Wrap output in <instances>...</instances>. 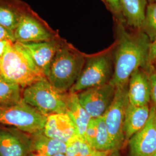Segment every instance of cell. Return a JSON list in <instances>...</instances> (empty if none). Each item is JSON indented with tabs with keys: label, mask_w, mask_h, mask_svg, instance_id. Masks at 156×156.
Wrapping results in <instances>:
<instances>
[{
	"label": "cell",
	"mask_w": 156,
	"mask_h": 156,
	"mask_svg": "<svg viewBox=\"0 0 156 156\" xmlns=\"http://www.w3.org/2000/svg\"><path fill=\"white\" fill-rule=\"evenodd\" d=\"M117 43L112 53L113 73L110 82L116 88L128 84L131 74L146 69L151 41L142 30L131 32L117 22Z\"/></svg>",
	"instance_id": "6da1fadb"
},
{
	"label": "cell",
	"mask_w": 156,
	"mask_h": 156,
	"mask_svg": "<svg viewBox=\"0 0 156 156\" xmlns=\"http://www.w3.org/2000/svg\"><path fill=\"white\" fill-rule=\"evenodd\" d=\"M86 57L71 46L60 42L47 79L60 93L69 92L79 77Z\"/></svg>",
	"instance_id": "7a4b0ae2"
},
{
	"label": "cell",
	"mask_w": 156,
	"mask_h": 156,
	"mask_svg": "<svg viewBox=\"0 0 156 156\" xmlns=\"http://www.w3.org/2000/svg\"><path fill=\"white\" fill-rule=\"evenodd\" d=\"M0 75L23 88L46 78L22 45L13 42L0 58Z\"/></svg>",
	"instance_id": "3957f363"
},
{
	"label": "cell",
	"mask_w": 156,
	"mask_h": 156,
	"mask_svg": "<svg viewBox=\"0 0 156 156\" xmlns=\"http://www.w3.org/2000/svg\"><path fill=\"white\" fill-rule=\"evenodd\" d=\"M67 95L56 90L47 78H44L24 88L22 98L47 117L52 114L67 113Z\"/></svg>",
	"instance_id": "277c9868"
},
{
	"label": "cell",
	"mask_w": 156,
	"mask_h": 156,
	"mask_svg": "<svg viewBox=\"0 0 156 156\" xmlns=\"http://www.w3.org/2000/svg\"><path fill=\"white\" fill-rule=\"evenodd\" d=\"M46 116L22 99L0 105V124L10 126L30 135L43 131Z\"/></svg>",
	"instance_id": "5b68a950"
},
{
	"label": "cell",
	"mask_w": 156,
	"mask_h": 156,
	"mask_svg": "<svg viewBox=\"0 0 156 156\" xmlns=\"http://www.w3.org/2000/svg\"><path fill=\"white\" fill-rule=\"evenodd\" d=\"M113 73V60L111 52L88 56L79 77L69 92L78 93L84 90L108 83Z\"/></svg>",
	"instance_id": "8992f818"
},
{
	"label": "cell",
	"mask_w": 156,
	"mask_h": 156,
	"mask_svg": "<svg viewBox=\"0 0 156 156\" xmlns=\"http://www.w3.org/2000/svg\"><path fill=\"white\" fill-rule=\"evenodd\" d=\"M129 104L128 84L116 88L114 99L104 115L114 150H120L126 143L124 122Z\"/></svg>",
	"instance_id": "52a82bcc"
},
{
	"label": "cell",
	"mask_w": 156,
	"mask_h": 156,
	"mask_svg": "<svg viewBox=\"0 0 156 156\" xmlns=\"http://www.w3.org/2000/svg\"><path fill=\"white\" fill-rule=\"evenodd\" d=\"M116 87L111 83L93 87L77 93L78 99L91 118L103 116L114 99Z\"/></svg>",
	"instance_id": "ba28073f"
},
{
	"label": "cell",
	"mask_w": 156,
	"mask_h": 156,
	"mask_svg": "<svg viewBox=\"0 0 156 156\" xmlns=\"http://www.w3.org/2000/svg\"><path fill=\"white\" fill-rule=\"evenodd\" d=\"M156 108H151L150 116L145 126L127 141L128 156H151L156 151Z\"/></svg>",
	"instance_id": "9c48e42d"
},
{
	"label": "cell",
	"mask_w": 156,
	"mask_h": 156,
	"mask_svg": "<svg viewBox=\"0 0 156 156\" xmlns=\"http://www.w3.org/2000/svg\"><path fill=\"white\" fill-rule=\"evenodd\" d=\"M15 42L30 43L50 41L54 37L42 23L30 13L23 12L13 31Z\"/></svg>",
	"instance_id": "30bf717a"
},
{
	"label": "cell",
	"mask_w": 156,
	"mask_h": 156,
	"mask_svg": "<svg viewBox=\"0 0 156 156\" xmlns=\"http://www.w3.org/2000/svg\"><path fill=\"white\" fill-rule=\"evenodd\" d=\"M30 136L16 128H0V156H29Z\"/></svg>",
	"instance_id": "8fae6325"
},
{
	"label": "cell",
	"mask_w": 156,
	"mask_h": 156,
	"mask_svg": "<svg viewBox=\"0 0 156 156\" xmlns=\"http://www.w3.org/2000/svg\"><path fill=\"white\" fill-rule=\"evenodd\" d=\"M42 133L50 138L67 144L78 136L75 126L67 113H55L48 116Z\"/></svg>",
	"instance_id": "7c38bea8"
},
{
	"label": "cell",
	"mask_w": 156,
	"mask_h": 156,
	"mask_svg": "<svg viewBox=\"0 0 156 156\" xmlns=\"http://www.w3.org/2000/svg\"><path fill=\"white\" fill-rule=\"evenodd\" d=\"M19 44L46 78L60 42L54 39L46 42Z\"/></svg>",
	"instance_id": "4fadbf2b"
},
{
	"label": "cell",
	"mask_w": 156,
	"mask_h": 156,
	"mask_svg": "<svg viewBox=\"0 0 156 156\" xmlns=\"http://www.w3.org/2000/svg\"><path fill=\"white\" fill-rule=\"evenodd\" d=\"M129 103L136 106L149 105L151 101V84L149 75L139 68L133 73L128 82Z\"/></svg>",
	"instance_id": "5bb4252c"
},
{
	"label": "cell",
	"mask_w": 156,
	"mask_h": 156,
	"mask_svg": "<svg viewBox=\"0 0 156 156\" xmlns=\"http://www.w3.org/2000/svg\"><path fill=\"white\" fill-rule=\"evenodd\" d=\"M151 113L149 105L136 106L128 104L124 122L125 140L127 142L134 134L143 128L148 121Z\"/></svg>",
	"instance_id": "9a60e30c"
},
{
	"label": "cell",
	"mask_w": 156,
	"mask_h": 156,
	"mask_svg": "<svg viewBox=\"0 0 156 156\" xmlns=\"http://www.w3.org/2000/svg\"><path fill=\"white\" fill-rule=\"evenodd\" d=\"M67 113L75 126L77 135L84 140L85 132L91 117L80 104L77 93L69 92L67 94Z\"/></svg>",
	"instance_id": "2e32d148"
},
{
	"label": "cell",
	"mask_w": 156,
	"mask_h": 156,
	"mask_svg": "<svg viewBox=\"0 0 156 156\" xmlns=\"http://www.w3.org/2000/svg\"><path fill=\"white\" fill-rule=\"evenodd\" d=\"M126 24L135 30H141L145 19L147 0H120Z\"/></svg>",
	"instance_id": "e0dca14e"
},
{
	"label": "cell",
	"mask_w": 156,
	"mask_h": 156,
	"mask_svg": "<svg viewBox=\"0 0 156 156\" xmlns=\"http://www.w3.org/2000/svg\"><path fill=\"white\" fill-rule=\"evenodd\" d=\"M31 153L53 156L57 154H66L67 144L58 140L50 138L42 133L32 134L30 136Z\"/></svg>",
	"instance_id": "ac0fdd59"
},
{
	"label": "cell",
	"mask_w": 156,
	"mask_h": 156,
	"mask_svg": "<svg viewBox=\"0 0 156 156\" xmlns=\"http://www.w3.org/2000/svg\"><path fill=\"white\" fill-rule=\"evenodd\" d=\"M110 151H100L89 145L78 136L67 143V156H106Z\"/></svg>",
	"instance_id": "d6986e66"
},
{
	"label": "cell",
	"mask_w": 156,
	"mask_h": 156,
	"mask_svg": "<svg viewBox=\"0 0 156 156\" xmlns=\"http://www.w3.org/2000/svg\"><path fill=\"white\" fill-rule=\"evenodd\" d=\"M21 88L19 85L6 80L0 75V105L22 100Z\"/></svg>",
	"instance_id": "ffe728a7"
},
{
	"label": "cell",
	"mask_w": 156,
	"mask_h": 156,
	"mask_svg": "<svg viewBox=\"0 0 156 156\" xmlns=\"http://www.w3.org/2000/svg\"><path fill=\"white\" fill-rule=\"evenodd\" d=\"M95 121L97 131L93 147L98 151H113L114 148L106 127L104 116L95 118Z\"/></svg>",
	"instance_id": "44dd1931"
},
{
	"label": "cell",
	"mask_w": 156,
	"mask_h": 156,
	"mask_svg": "<svg viewBox=\"0 0 156 156\" xmlns=\"http://www.w3.org/2000/svg\"><path fill=\"white\" fill-rule=\"evenodd\" d=\"M22 13L11 6L0 5V25L13 33Z\"/></svg>",
	"instance_id": "7402d4cb"
},
{
	"label": "cell",
	"mask_w": 156,
	"mask_h": 156,
	"mask_svg": "<svg viewBox=\"0 0 156 156\" xmlns=\"http://www.w3.org/2000/svg\"><path fill=\"white\" fill-rule=\"evenodd\" d=\"M141 30L151 42L156 38V2H149L146 9L145 19Z\"/></svg>",
	"instance_id": "603a6c76"
},
{
	"label": "cell",
	"mask_w": 156,
	"mask_h": 156,
	"mask_svg": "<svg viewBox=\"0 0 156 156\" xmlns=\"http://www.w3.org/2000/svg\"><path fill=\"white\" fill-rule=\"evenodd\" d=\"M105 4L107 8L111 11L115 17L117 22L125 23V21L122 15V8L120 0H102Z\"/></svg>",
	"instance_id": "cb8c5ba5"
},
{
	"label": "cell",
	"mask_w": 156,
	"mask_h": 156,
	"mask_svg": "<svg viewBox=\"0 0 156 156\" xmlns=\"http://www.w3.org/2000/svg\"><path fill=\"white\" fill-rule=\"evenodd\" d=\"M96 131L97 127L95 119L91 118L85 132L84 140L93 147L94 145Z\"/></svg>",
	"instance_id": "d4e9b609"
},
{
	"label": "cell",
	"mask_w": 156,
	"mask_h": 156,
	"mask_svg": "<svg viewBox=\"0 0 156 156\" xmlns=\"http://www.w3.org/2000/svg\"><path fill=\"white\" fill-rule=\"evenodd\" d=\"M156 67V38L151 41L149 46L147 66L145 71H149Z\"/></svg>",
	"instance_id": "484cf974"
},
{
	"label": "cell",
	"mask_w": 156,
	"mask_h": 156,
	"mask_svg": "<svg viewBox=\"0 0 156 156\" xmlns=\"http://www.w3.org/2000/svg\"><path fill=\"white\" fill-rule=\"evenodd\" d=\"M151 84V101L156 108V67L147 72Z\"/></svg>",
	"instance_id": "4316f807"
},
{
	"label": "cell",
	"mask_w": 156,
	"mask_h": 156,
	"mask_svg": "<svg viewBox=\"0 0 156 156\" xmlns=\"http://www.w3.org/2000/svg\"><path fill=\"white\" fill-rule=\"evenodd\" d=\"M0 40H10L15 42L13 33L0 25Z\"/></svg>",
	"instance_id": "83f0119b"
},
{
	"label": "cell",
	"mask_w": 156,
	"mask_h": 156,
	"mask_svg": "<svg viewBox=\"0 0 156 156\" xmlns=\"http://www.w3.org/2000/svg\"><path fill=\"white\" fill-rule=\"evenodd\" d=\"M12 42L10 40H0V58L4 55L8 47Z\"/></svg>",
	"instance_id": "f1b7e54d"
},
{
	"label": "cell",
	"mask_w": 156,
	"mask_h": 156,
	"mask_svg": "<svg viewBox=\"0 0 156 156\" xmlns=\"http://www.w3.org/2000/svg\"><path fill=\"white\" fill-rule=\"evenodd\" d=\"M106 156H122L119 150H113Z\"/></svg>",
	"instance_id": "f546056e"
},
{
	"label": "cell",
	"mask_w": 156,
	"mask_h": 156,
	"mask_svg": "<svg viewBox=\"0 0 156 156\" xmlns=\"http://www.w3.org/2000/svg\"><path fill=\"white\" fill-rule=\"evenodd\" d=\"M66 156V154H62V153H60V154H56V155H55V156Z\"/></svg>",
	"instance_id": "4dcf8cb0"
},
{
	"label": "cell",
	"mask_w": 156,
	"mask_h": 156,
	"mask_svg": "<svg viewBox=\"0 0 156 156\" xmlns=\"http://www.w3.org/2000/svg\"><path fill=\"white\" fill-rule=\"evenodd\" d=\"M149 2H156V0H149Z\"/></svg>",
	"instance_id": "1f68e13d"
},
{
	"label": "cell",
	"mask_w": 156,
	"mask_h": 156,
	"mask_svg": "<svg viewBox=\"0 0 156 156\" xmlns=\"http://www.w3.org/2000/svg\"><path fill=\"white\" fill-rule=\"evenodd\" d=\"M154 123H155V127H156V115L155 116V118H154Z\"/></svg>",
	"instance_id": "d6a6232c"
},
{
	"label": "cell",
	"mask_w": 156,
	"mask_h": 156,
	"mask_svg": "<svg viewBox=\"0 0 156 156\" xmlns=\"http://www.w3.org/2000/svg\"><path fill=\"white\" fill-rule=\"evenodd\" d=\"M156 156V151L154 153V154H153V155H152V156Z\"/></svg>",
	"instance_id": "836d02e7"
},
{
	"label": "cell",
	"mask_w": 156,
	"mask_h": 156,
	"mask_svg": "<svg viewBox=\"0 0 156 156\" xmlns=\"http://www.w3.org/2000/svg\"><path fill=\"white\" fill-rule=\"evenodd\" d=\"M29 156H33V155H32V153H31Z\"/></svg>",
	"instance_id": "e575fe53"
}]
</instances>
